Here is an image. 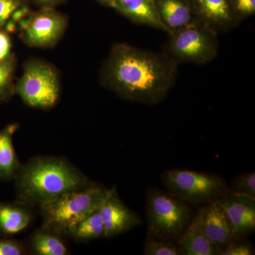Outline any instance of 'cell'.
<instances>
[{"label":"cell","mask_w":255,"mask_h":255,"mask_svg":"<svg viewBox=\"0 0 255 255\" xmlns=\"http://www.w3.org/2000/svg\"><path fill=\"white\" fill-rule=\"evenodd\" d=\"M177 244L185 255H220L221 253L206 236L198 214L179 238Z\"/></svg>","instance_id":"obj_15"},{"label":"cell","mask_w":255,"mask_h":255,"mask_svg":"<svg viewBox=\"0 0 255 255\" xmlns=\"http://www.w3.org/2000/svg\"><path fill=\"white\" fill-rule=\"evenodd\" d=\"M229 192L255 198V174L254 172L238 176L233 180Z\"/></svg>","instance_id":"obj_22"},{"label":"cell","mask_w":255,"mask_h":255,"mask_svg":"<svg viewBox=\"0 0 255 255\" xmlns=\"http://www.w3.org/2000/svg\"><path fill=\"white\" fill-rule=\"evenodd\" d=\"M11 46L12 44L9 33L1 28L0 29V62L11 54Z\"/></svg>","instance_id":"obj_27"},{"label":"cell","mask_w":255,"mask_h":255,"mask_svg":"<svg viewBox=\"0 0 255 255\" xmlns=\"http://www.w3.org/2000/svg\"><path fill=\"white\" fill-rule=\"evenodd\" d=\"M96 1L107 7H113L114 0H96Z\"/></svg>","instance_id":"obj_29"},{"label":"cell","mask_w":255,"mask_h":255,"mask_svg":"<svg viewBox=\"0 0 255 255\" xmlns=\"http://www.w3.org/2000/svg\"><path fill=\"white\" fill-rule=\"evenodd\" d=\"M168 36L162 51L178 64L204 65L212 61L219 53L217 32L203 23L186 26Z\"/></svg>","instance_id":"obj_7"},{"label":"cell","mask_w":255,"mask_h":255,"mask_svg":"<svg viewBox=\"0 0 255 255\" xmlns=\"http://www.w3.org/2000/svg\"><path fill=\"white\" fill-rule=\"evenodd\" d=\"M238 238L226 246L221 251L220 255H253L255 254L254 248L246 241H239Z\"/></svg>","instance_id":"obj_25"},{"label":"cell","mask_w":255,"mask_h":255,"mask_svg":"<svg viewBox=\"0 0 255 255\" xmlns=\"http://www.w3.org/2000/svg\"><path fill=\"white\" fill-rule=\"evenodd\" d=\"M112 8L132 22L169 34L168 29L159 18L154 0H114Z\"/></svg>","instance_id":"obj_13"},{"label":"cell","mask_w":255,"mask_h":255,"mask_svg":"<svg viewBox=\"0 0 255 255\" xmlns=\"http://www.w3.org/2000/svg\"><path fill=\"white\" fill-rule=\"evenodd\" d=\"M68 236L75 241L88 242L105 237V228L99 211L89 215L77 223Z\"/></svg>","instance_id":"obj_19"},{"label":"cell","mask_w":255,"mask_h":255,"mask_svg":"<svg viewBox=\"0 0 255 255\" xmlns=\"http://www.w3.org/2000/svg\"><path fill=\"white\" fill-rule=\"evenodd\" d=\"M232 226L235 236L241 238L255 229V198L229 192L219 199Z\"/></svg>","instance_id":"obj_12"},{"label":"cell","mask_w":255,"mask_h":255,"mask_svg":"<svg viewBox=\"0 0 255 255\" xmlns=\"http://www.w3.org/2000/svg\"><path fill=\"white\" fill-rule=\"evenodd\" d=\"M16 63V57L13 53L0 62V103L7 102L16 94L14 78Z\"/></svg>","instance_id":"obj_20"},{"label":"cell","mask_w":255,"mask_h":255,"mask_svg":"<svg viewBox=\"0 0 255 255\" xmlns=\"http://www.w3.org/2000/svg\"><path fill=\"white\" fill-rule=\"evenodd\" d=\"M162 182L171 195L194 205L219 200L229 191L226 181L217 174L188 169H168Z\"/></svg>","instance_id":"obj_6"},{"label":"cell","mask_w":255,"mask_h":255,"mask_svg":"<svg viewBox=\"0 0 255 255\" xmlns=\"http://www.w3.org/2000/svg\"><path fill=\"white\" fill-rule=\"evenodd\" d=\"M145 255H182L181 248L174 242L147 237L144 244Z\"/></svg>","instance_id":"obj_21"},{"label":"cell","mask_w":255,"mask_h":255,"mask_svg":"<svg viewBox=\"0 0 255 255\" xmlns=\"http://www.w3.org/2000/svg\"><path fill=\"white\" fill-rule=\"evenodd\" d=\"M27 4L26 0H0V29L4 28L16 10Z\"/></svg>","instance_id":"obj_24"},{"label":"cell","mask_w":255,"mask_h":255,"mask_svg":"<svg viewBox=\"0 0 255 255\" xmlns=\"http://www.w3.org/2000/svg\"><path fill=\"white\" fill-rule=\"evenodd\" d=\"M189 1L199 22L218 33L231 31L241 24L233 14L229 0Z\"/></svg>","instance_id":"obj_11"},{"label":"cell","mask_w":255,"mask_h":255,"mask_svg":"<svg viewBox=\"0 0 255 255\" xmlns=\"http://www.w3.org/2000/svg\"><path fill=\"white\" fill-rule=\"evenodd\" d=\"M19 125L10 124L0 130V179H14L19 167L17 156L13 145V135Z\"/></svg>","instance_id":"obj_17"},{"label":"cell","mask_w":255,"mask_h":255,"mask_svg":"<svg viewBox=\"0 0 255 255\" xmlns=\"http://www.w3.org/2000/svg\"><path fill=\"white\" fill-rule=\"evenodd\" d=\"M229 2L240 23L255 14V0H229Z\"/></svg>","instance_id":"obj_23"},{"label":"cell","mask_w":255,"mask_h":255,"mask_svg":"<svg viewBox=\"0 0 255 255\" xmlns=\"http://www.w3.org/2000/svg\"><path fill=\"white\" fill-rule=\"evenodd\" d=\"M159 18L169 34L180 28L199 23L189 0H154Z\"/></svg>","instance_id":"obj_14"},{"label":"cell","mask_w":255,"mask_h":255,"mask_svg":"<svg viewBox=\"0 0 255 255\" xmlns=\"http://www.w3.org/2000/svg\"><path fill=\"white\" fill-rule=\"evenodd\" d=\"M145 212L148 237L155 239L177 243L191 221L189 206L158 188L147 189Z\"/></svg>","instance_id":"obj_4"},{"label":"cell","mask_w":255,"mask_h":255,"mask_svg":"<svg viewBox=\"0 0 255 255\" xmlns=\"http://www.w3.org/2000/svg\"><path fill=\"white\" fill-rule=\"evenodd\" d=\"M99 213L103 221L105 237L107 238L123 234L142 223L141 218L121 200L115 188Z\"/></svg>","instance_id":"obj_9"},{"label":"cell","mask_w":255,"mask_h":255,"mask_svg":"<svg viewBox=\"0 0 255 255\" xmlns=\"http://www.w3.org/2000/svg\"><path fill=\"white\" fill-rule=\"evenodd\" d=\"M19 37L29 48H53L63 38L69 24L66 14L55 8H40L19 21Z\"/></svg>","instance_id":"obj_8"},{"label":"cell","mask_w":255,"mask_h":255,"mask_svg":"<svg viewBox=\"0 0 255 255\" xmlns=\"http://www.w3.org/2000/svg\"><path fill=\"white\" fill-rule=\"evenodd\" d=\"M93 183L67 193L40 206L42 228L68 236L69 231L89 215L99 211L114 189Z\"/></svg>","instance_id":"obj_3"},{"label":"cell","mask_w":255,"mask_h":255,"mask_svg":"<svg viewBox=\"0 0 255 255\" xmlns=\"http://www.w3.org/2000/svg\"><path fill=\"white\" fill-rule=\"evenodd\" d=\"M16 202L33 208L93 184L61 157H36L20 164L15 174Z\"/></svg>","instance_id":"obj_2"},{"label":"cell","mask_w":255,"mask_h":255,"mask_svg":"<svg viewBox=\"0 0 255 255\" xmlns=\"http://www.w3.org/2000/svg\"><path fill=\"white\" fill-rule=\"evenodd\" d=\"M26 253L27 248L21 242L0 239V255H22Z\"/></svg>","instance_id":"obj_26"},{"label":"cell","mask_w":255,"mask_h":255,"mask_svg":"<svg viewBox=\"0 0 255 255\" xmlns=\"http://www.w3.org/2000/svg\"><path fill=\"white\" fill-rule=\"evenodd\" d=\"M179 64L164 52L114 43L99 73L101 85L123 100L156 105L177 81Z\"/></svg>","instance_id":"obj_1"},{"label":"cell","mask_w":255,"mask_h":255,"mask_svg":"<svg viewBox=\"0 0 255 255\" xmlns=\"http://www.w3.org/2000/svg\"><path fill=\"white\" fill-rule=\"evenodd\" d=\"M198 215L206 236L221 251L230 243L238 239L219 201L206 204Z\"/></svg>","instance_id":"obj_10"},{"label":"cell","mask_w":255,"mask_h":255,"mask_svg":"<svg viewBox=\"0 0 255 255\" xmlns=\"http://www.w3.org/2000/svg\"><path fill=\"white\" fill-rule=\"evenodd\" d=\"M15 93L32 108H53L59 102L61 94L59 70L45 60L28 58L23 64V73L16 82Z\"/></svg>","instance_id":"obj_5"},{"label":"cell","mask_w":255,"mask_h":255,"mask_svg":"<svg viewBox=\"0 0 255 255\" xmlns=\"http://www.w3.org/2000/svg\"><path fill=\"white\" fill-rule=\"evenodd\" d=\"M31 209L19 203L7 204L0 201V233L13 236L26 229L33 220Z\"/></svg>","instance_id":"obj_16"},{"label":"cell","mask_w":255,"mask_h":255,"mask_svg":"<svg viewBox=\"0 0 255 255\" xmlns=\"http://www.w3.org/2000/svg\"><path fill=\"white\" fill-rule=\"evenodd\" d=\"M30 247L37 255H66L69 249L59 233L41 228L31 235Z\"/></svg>","instance_id":"obj_18"},{"label":"cell","mask_w":255,"mask_h":255,"mask_svg":"<svg viewBox=\"0 0 255 255\" xmlns=\"http://www.w3.org/2000/svg\"><path fill=\"white\" fill-rule=\"evenodd\" d=\"M28 3L36 5L39 8H55L66 2L68 0H26Z\"/></svg>","instance_id":"obj_28"}]
</instances>
